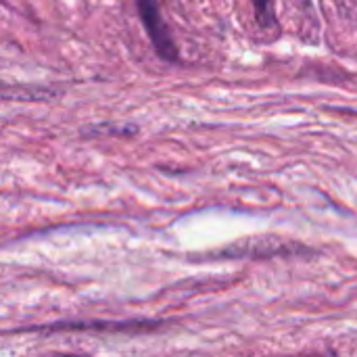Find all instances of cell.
Listing matches in <instances>:
<instances>
[{"label":"cell","instance_id":"6da1fadb","mask_svg":"<svg viewBox=\"0 0 357 357\" xmlns=\"http://www.w3.org/2000/svg\"><path fill=\"white\" fill-rule=\"evenodd\" d=\"M134 4L157 56L165 63H180V50L169 31V25L161 15L159 0H134Z\"/></svg>","mask_w":357,"mask_h":357},{"label":"cell","instance_id":"7a4b0ae2","mask_svg":"<svg viewBox=\"0 0 357 357\" xmlns=\"http://www.w3.org/2000/svg\"><path fill=\"white\" fill-rule=\"evenodd\" d=\"M161 322L134 320V322H77V324H56L40 326L36 331H98V333H146L159 328Z\"/></svg>","mask_w":357,"mask_h":357},{"label":"cell","instance_id":"3957f363","mask_svg":"<svg viewBox=\"0 0 357 357\" xmlns=\"http://www.w3.org/2000/svg\"><path fill=\"white\" fill-rule=\"evenodd\" d=\"M138 128L130 123H94L88 128H82V136H136Z\"/></svg>","mask_w":357,"mask_h":357},{"label":"cell","instance_id":"277c9868","mask_svg":"<svg viewBox=\"0 0 357 357\" xmlns=\"http://www.w3.org/2000/svg\"><path fill=\"white\" fill-rule=\"evenodd\" d=\"M253 10H255V21L259 27L270 29L276 27V10H274V0H251Z\"/></svg>","mask_w":357,"mask_h":357},{"label":"cell","instance_id":"5b68a950","mask_svg":"<svg viewBox=\"0 0 357 357\" xmlns=\"http://www.w3.org/2000/svg\"><path fill=\"white\" fill-rule=\"evenodd\" d=\"M284 357H337L333 351H305V354H297V356H284Z\"/></svg>","mask_w":357,"mask_h":357},{"label":"cell","instance_id":"8992f818","mask_svg":"<svg viewBox=\"0 0 357 357\" xmlns=\"http://www.w3.org/2000/svg\"><path fill=\"white\" fill-rule=\"evenodd\" d=\"M50 357H90V356H77V354H54Z\"/></svg>","mask_w":357,"mask_h":357}]
</instances>
